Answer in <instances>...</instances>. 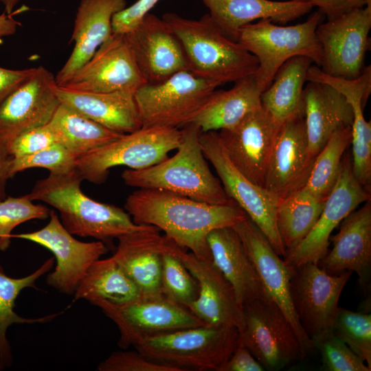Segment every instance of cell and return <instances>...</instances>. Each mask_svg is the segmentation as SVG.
<instances>
[{
  "label": "cell",
  "mask_w": 371,
  "mask_h": 371,
  "mask_svg": "<svg viewBox=\"0 0 371 371\" xmlns=\"http://www.w3.org/2000/svg\"><path fill=\"white\" fill-rule=\"evenodd\" d=\"M124 208L136 224L156 227L177 245L207 261H212L209 233L233 227L247 216L236 203L211 204L155 189L135 190L126 198Z\"/></svg>",
  "instance_id": "6da1fadb"
},
{
  "label": "cell",
  "mask_w": 371,
  "mask_h": 371,
  "mask_svg": "<svg viewBox=\"0 0 371 371\" xmlns=\"http://www.w3.org/2000/svg\"><path fill=\"white\" fill-rule=\"evenodd\" d=\"M82 181L77 169L67 173L49 172L36 182L27 196L56 208L63 225L72 235L109 243L145 227L146 225L136 224L122 208L87 196L81 189Z\"/></svg>",
  "instance_id": "7a4b0ae2"
},
{
  "label": "cell",
  "mask_w": 371,
  "mask_h": 371,
  "mask_svg": "<svg viewBox=\"0 0 371 371\" xmlns=\"http://www.w3.org/2000/svg\"><path fill=\"white\" fill-rule=\"evenodd\" d=\"M182 139L176 153L150 167L126 169L124 183L142 189L161 190L211 204L236 203L210 169L201 149L202 133L195 124L182 127Z\"/></svg>",
  "instance_id": "3957f363"
},
{
  "label": "cell",
  "mask_w": 371,
  "mask_h": 371,
  "mask_svg": "<svg viewBox=\"0 0 371 371\" xmlns=\"http://www.w3.org/2000/svg\"><path fill=\"white\" fill-rule=\"evenodd\" d=\"M161 18L179 40L188 70L194 75L221 86L256 72V58L225 35L208 13L199 19L172 12H167Z\"/></svg>",
  "instance_id": "277c9868"
},
{
  "label": "cell",
  "mask_w": 371,
  "mask_h": 371,
  "mask_svg": "<svg viewBox=\"0 0 371 371\" xmlns=\"http://www.w3.org/2000/svg\"><path fill=\"white\" fill-rule=\"evenodd\" d=\"M238 344L236 328L205 324L142 337L131 346L149 359L181 371H219Z\"/></svg>",
  "instance_id": "5b68a950"
},
{
  "label": "cell",
  "mask_w": 371,
  "mask_h": 371,
  "mask_svg": "<svg viewBox=\"0 0 371 371\" xmlns=\"http://www.w3.org/2000/svg\"><path fill=\"white\" fill-rule=\"evenodd\" d=\"M324 18L317 10L306 21L294 25H278L265 19L238 30L235 41L258 60L254 76L261 93L271 85L280 67L292 57H308L320 67L322 50L315 31Z\"/></svg>",
  "instance_id": "8992f818"
},
{
  "label": "cell",
  "mask_w": 371,
  "mask_h": 371,
  "mask_svg": "<svg viewBox=\"0 0 371 371\" xmlns=\"http://www.w3.org/2000/svg\"><path fill=\"white\" fill-rule=\"evenodd\" d=\"M182 131L168 126L141 127L79 157L76 169L83 180L104 183L110 169L119 166L139 170L153 166L168 157L181 144Z\"/></svg>",
  "instance_id": "52a82bcc"
},
{
  "label": "cell",
  "mask_w": 371,
  "mask_h": 371,
  "mask_svg": "<svg viewBox=\"0 0 371 371\" xmlns=\"http://www.w3.org/2000/svg\"><path fill=\"white\" fill-rule=\"evenodd\" d=\"M219 86L188 70L158 83L145 84L134 93L142 127L180 128L190 124Z\"/></svg>",
  "instance_id": "ba28073f"
},
{
  "label": "cell",
  "mask_w": 371,
  "mask_h": 371,
  "mask_svg": "<svg viewBox=\"0 0 371 371\" xmlns=\"http://www.w3.org/2000/svg\"><path fill=\"white\" fill-rule=\"evenodd\" d=\"M242 311L243 327L238 332V343L265 370H279L306 357L293 328L269 297L245 303Z\"/></svg>",
  "instance_id": "9c48e42d"
},
{
  "label": "cell",
  "mask_w": 371,
  "mask_h": 371,
  "mask_svg": "<svg viewBox=\"0 0 371 371\" xmlns=\"http://www.w3.org/2000/svg\"><path fill=\"white\" fill-rule=\"evenodd\" d=\"M199 141L203 155L214 166L228 196L246 213L274 251L284 258L286 251L276 223L278 199L251 182L236 168L225 152L218 131L202 132Z\"/></svg>",
  "instance_id": "30bf717a"
},
{
  "label": "cell",
  "mask_w": 371,
  "mask_h": 371,
  "mask_svg": "<svg viewBox=\"0 0 371 371\" xmlns=\"http://www.w3.org/2000/svg\"><path fill=\"white\" fill-rule=\"evenodd\" d=\"M370 191L353 175L351 156L344 154L337 181L326 199L319 218L309 233L283 258L289 267L318 264L328 251L331 233L350 212L371 200Z\"/></svg>",
  "instance_id": "8fae6325"
},
{
  "label": "cell",
  "mask_w": 371,
  "mask_h": 371,
  "mask_svg": "<svg viewBox=\"0 0 371 371\" xmlns=\"http://www.w3.org/2000/svg\"><path fill=\"white\" fill-rule=\"evenodd\" d=\"M371 6L355 9L320 23L316 36L322 50L321 70L333 77L354 79L362 73L370 48Z\"/></svg>",
  "instance_id": "7c38bea8"
},
{
  "label": "cell",
  "mask_w": 371,
  "mask_h": 371,
  "mask_svg": "<svg viewBox=\"0 0 371 371\" xmlns=\"http://www.w3.org/2000/svg\"><path fill=\"white\" fill-rule=\"evenodd\" d=\"M289 269L293 304L306 334L311 338L332 328L340 295L352 272L330 275L311 262Z\"/></svg>",
  "instance_id": "4fadbf2b"
},
{
  "label": "cell",
  "mask_w": 371,
  "mask_h": 371,
  "mask_svg": "<svg viewBox=\"0 0 371 371\" xmlns=\"http://www.w3.org/2000/svg\"><path fill=\"white\" fill-rule=\"evenodd\" d=\"M43 228L32 232L12 234V238L27 240L51 251L56 260L54 270L46 282L58 292L74 295L89 267L108 249L102 241L82 242L74 237L63 225L54 210Z\"/></svg>",
  "instance_id": "5bb4252c"
},
{
  "label": "cell",
  "mask_w": 371,
  "mask_h": 371,
  "mask_svg": "<svg viewBox=\"0 0 371 371\" xmlns=\"http://www.w3.org/2000/svg\"><path fill=\"white\" fill-rule=\"evenodd\" d=\"M55 76L43 66L0 105V149L9 154L21 133L50 121L60 104Z\"/></svg>",
  "instance_id": "9a60e30c"
},
{
  "label": "cell",
  "mask_w": 371,
  "mask_h": 371,
  "mask_svg": "<svg viewBox=\"0 0 371 371\" xmlns=\"http://www.w3.org/2000/svg\"><path fill=\"white\" fill-rule=\"evenodd\" d=\"M95 306L117 325L118 344L124 349L142 337L205 324L188 308L165 296L141 297L122 306L106 302Z\"/></svg>",
  "instance_id": "2e32d148"
},
{
  "label": "cell",
  "mask_w": 371,
  "mask_h": 371,
  "mask_svg": "<svg viewBox=\"0 0 371 371\" xmlns=\"http://www.w3.org/2000/svg\"><path fill=\"white\" fill-rule=\"evenodd\" d=\"M282 124L261 105L235 126L218 131L232 164L257 186L264 188L270 157Z\"/></svg>",
  "instance_id": "e0dca14e"
},
{
  "label": "cell",
  "mask_w": 371,
  "mask_h": 371,
  "mask_svg": "<svg viewBox=\"0 0 371 371\" xmlns=\"http://www.w3.org/2000/svg\"><path fill=\"white\" fill-rule=\"evenodd\" d=\"M254 262L267 296L283 312L293 328L303 351L313 348L295 311L290 291V269L258 227L247 216L234 227Z\"/></svg>",
  "instance_id": "ac0fdd59"
},
{
  "label": "cell",
  "mask_w": 371,
  "mask_h": 371,
  "mask_svg": "<svg viewBox=\"0 0 371 371\" xmlns=\"http://www.w3.org/2000/svg\"><path fill=\"white\" fill-rule=\"evenodd\" d=\"M145 84L124 35L112 34L60 87L87 92L135 93Z\"/></svg>",
  "instance_id": "d6986e66"
},
{
  "label": "cell",
  "mask_w": 371,
  "mask_h": 371,
  "mask_svg": "<svg viewBox=\"0 0 371 371\" xmlns=\"http://www.w3.org/2000/svg\"><path fill=\"white\" fill-rule=\"evenodd\" d=\"M124 35L147 84L160 82L188 70L183 47L162 18L148 12Z\"/></svg>",
  "instance_id": "ffe728a7"
},
{
  "label": "cell",
  "mask_w": 371,
  "mask_h": 371,
  "mask_svg": "<svg viewBox=\"0 0 371 371\" xmlns=\"http://www.w3.org/2000/svg\"><path fill=\"white\" fill-rule=\"evenodd\" d=\"M314 160L308 150L304 115L286 120L273 148L264 188L283 200L305 186Z\"/></svg>",
  "instance_id": "44dd1931"
},
{
  "label": "cell",
  "mask_w": 371,
  "mask_h": 371,
  "mask_svg": "<svg viewBox=\"0 0 371 371\" xmlns=\"http://www.w3.org/2000/svg\"><path fill=\"white\" fill-rule=\"evenodd\" d=\"M175 253L199 286L197 298L187 308L205 324L234 327L239 332L243 327L242 307L228 280L212 261L201 260L178 245Z\"/></svg>",
  "instance_id": "7402d4cb"
},
{
  "label": "cell",
  "mask_w": 371,
  "mask_h": 371,
  "mask_svg": "<svg viewBox=\"0 0 371 371\" xmlns=\"http://www.w3.org/2000/svg\"><path fill=\"white\" fill-rule=\"evenodd\" d=\"M330 240L333 248L318 266L330 275L346 271L356 273L364 293H368L371 280V200L344 218L339 232Z\"/></svg>",
  "instance_id": "603a6c76"
},
{
  "label": "cell",
  "mask_w": 371,
  "mask_h": 371,
  "mask_svg": "<svg viewBox=\"0 0 371 371\" xmlns=\"http://www.w3.org/2000/svg\"><path fill=\"white\" fill-rule=\"evenodd\" d=\"M155 226L123 235L112 256L138 287L143 298L164 296L161 286L162 254L170 239Z\"/></svg>",
  "instance_id": "cb8c5ba5"
},
{
  "label": "cell",
  "mask_w": 371,
  "mask_h": 371,
  "mask_svg": "<svg viewBox=\"0 0 371 371\" xmlns=\"http://www.w3.org/2000/svg\"><path fill=\"white\" fill-rule=\"evenodd\" d=\"M126 7V0H80L69 42L74 47L55 76L57 86L66 83L111 37L112 18Z\"/></svg>",
  "instance_id": "d4e9b609"
},
{
  "label": "cell",
  "mask_w": 371,
  "mask_h": 371,
  "mask_svg": "<svg viewBox=\"0 0 371 371\" xmlns=\"http://www.w3.org/2000/svg\"><path fill=\"white\" fill-rule=\"evenodd\" d=\"M212 262L232 286L239 305L268 297L255 265L232 227L216 228L207 236Z\"/></svg>",
  "instance_id": "484cf974"
},
{
  "label": "cell",
  "mask_w": 371,
  "mask_h": 371,
  "mask_svg": "<svg viewBox=\"0 0 371 371\" xmlns=\"http://www.w3.org/2000/svg\"><path fill=\"white\" fill-rule=\"evenodd\" d=\"M304 88V112L306 137L313 158L339 128L351 126L353 111L345 97L333 87L308 81Z\"/></svg>",
  "instance_id": "4316f807"
},
{
  "label": "cell",
  "mask_w": 371,
  "mask_h": 371,
  "mask_svg": "<svg viewBox=\"0 0 371 371\" xmlns=\"http://www.w3.org/2000/svg\"><path fill=\"white\" fill-rule=\"evenodd\" d=\"M225 35L235 41L238 30L255 20L282 24L310 12L313 6L302 0H201Z\"/></svg>",
  "instance_id": "83f0119b"
},
{
  "label": "cell",
  "mask_w": 371,
  "mask_h": 371,
  "mask_svg": "<svg viewBox=\"0 0 371 371\" xmlns=\"http://www.w3.org/2000/svg\"><path fill=\"white\" fill-rule=\"evenodd\" d=\"M56 91L60 102L113 131L125 134L142 127L133 92H87L60 86Z\"/></svg>",
  "instance_id": "f1b7e54d"
},
{
  "label": "cell",
  "mask_w": 371,
  "mask_h": 371,
  "mask_svg": "<svg viewBox=\"0 0 371 371\" xmlns=\"http://www.w3.org/2000/svg\"><path fill=\"white\" fill-rule=\"evenodd\" d=\"M261 93L254 74L245 77L227 90H214L190 123L202 132L231 128L261 106Z\"/></svg>",
  "instance_id": "f546056e"
},
{
  "label": "cell",
  "mask_w": 371,
  "mask_h": 371,
  "mask_svg": "<svg viewBox=\"0 0 371 371\" xmlns=\"http://www.w3.org/2000/svg\"><path fill=\"white\" fill-rule=\"evenodd\" d=\"M74 301L85 300L96 305L106 302L122 306L135 302L142 294L113 256L95 260L80 281Z\"/></svg>",
  "instance_id": "4dcf8cb0"
},
{
  "label": "cell",
  "mask_w": 371,
  "mask_h": 371,
  "mask_svg": "<svg viewBox=\"0 0 371 371\" xmlns=\"http://www.w3.org/2000/svg\"><path fill=\"white\" fill-rule=\"evenodd\" d=\"M313 61L297 56L284 62L260 95L262 106L279 123L304 115V88Z\"/></svg>",
  "instance_id": "1f68e13d"
},
{
  "label": "cell",
  "mask_w": 371,
  "mask_h": 371,
  "mask_svg": "<svg viewBox=\"0 0 371 371\" xmlns=\"http://www.w3.org/2000/svg\"><path fill=\"white\" fill-rule=\"evenodd\" d=\"M47 125L56 143L66 148L77 159L123 135L103 126L62 102Z\"/></svg>",
  "instance_id": "d6a6232c"
},
{
  "label": "cell",
  "mask_w": 371,
  "mask_h": 371,
  "mask_svg": "<svg viewBox=\"0 0 371 371\" xmlns=\"http://www.w3.org/2000/svg\"><path fill=\"white\" fill-rule=\"evenodd\" d=\"M54 264L50 258L31 274L21 278L8 276L0 266V370L9 367L12 363L10 346L6 337L8 328L14 324L46 323L57 317L54 313L37 318L23 317L14 311L15 300L21 291L28 287L36 288L37 280L49 272Z\"/></svg>",
  "instance_id": "836d02e7"
},
{
  "label": "cell",
  "mask_w": 371,
  "mask_h": 371,
  "mask_svg": "<svg viewBox=\"0 0 371 371\" xmlns=\"http://www.w3.org/2000/svg\"><path fill=\"white\" fill-rule=\"evenodd\" d=\"M326 199L302 188L280 201L276 223L286 251L294 247L309 233L319 217Z\"/></svg>",
  "instance_id": "e575fe53"
},
{
  "label": "cell",
  "mask_w": 371,
  "mask_h": 371,
  "mask_svg": "<svg viewBox=\"0 0 371 371\" xmlns=\"http://www.w3.org/2000/svg\"><path fill=\"white\" fill-rule=\"evenodd\" d=\"M351 139V126L337 129L315 157L308 181L303 188L326 199L337 181L343 157Z\"/></svg>",
  "instance_id": "d590c367"
},
{
  "label": "cell",
  "mask_w": 371,
  "mask_h": 371,
  "mask_svg": "<svg viewBox=\"0 0 371 371\" xmlns=\"http://www.w3.org/2000/svg\"><path fill=\"white\" fill-rule=\"evenodd\" d=\"M177 245L171 240L162 254V291L165 297L187 308L197 298L199 286L196 279L177 256Z\"/></svg>",
  "instance_id": "8d00e7d4"
},
{
  "label": "cell",
  "mask_w": 371,
  "mask_h": 371,
  "mask_svg": "<svg viewBox=\"0 0 371 371\" xmlns=\"http://www.w3.org/2000/svg\"><path fill=\"white\" fill-rule=\"evenodd\" d=\"M332 330L371 368L370 314L339 307Z\"/></svg>",
  "instance_id": "74e56055"
},
{
  "label": "cell",
  "mask_w": 371,
  "mask_h": 371,
  "mask_svg": "<svg viewBox=\"0 0 371 371\" xmlns=\"http://www.w3.org/2000/svg\"><path fill=\"white\" fill-rule=\"evenodd\" d=\"M313 348L320 352L325 371H370L371 368L333 331L323 330L311 337Z\"/></svg>",
  "instance_id": "f35d334b"
},
{
  "label": "cell",
  "mask_w": 371,
  "mask_h": 371,
  "mask_svg": "<svg viewBox=\"0 0 371 371\" xmlns=\"http://www.w3.org/2000/svg\"><path fill=\"white\" fill-rule=\"evenodd\" d=\"M50 212L48 207L34 203L27 194L6 196L0 201V250L8 249L12 232L16 227L28 221L46 219Z\"/></svg>",
  "instance_id": "ab89813d"
},
{
  "label": "cell",
  "mask_w": 371,
  "mask_h": 371,
  "mask_svg": "<svg viewBox=\"0 0 371 371\" xmlns=\"http://www.w3.org/2000/svg\"><path fill=\"white\" fill-rule=\"evenodd\" d=\"M77 157L63 146L55 143L34 154L12 157V176L32 168L47 169L50 173H67L76 169Z\"/></svg>",
  "instance_id": "60d3db41"
},
{
  "label": "cell",
  "mask_w": 371,
  "mask_h": 371,
  "mask_svg": "<svg viewBox=\"0 0 371 371\" xmlns=\"http://www.w3.org/2000/svg\"><path fill=\"white\" fill-rule=\"evenodd\" d=\"M99 371H181L146 357L135 351H115L98 366Z\"/></svg>",
  "instance_id": "b9f144b4"
},
{
  "label": "cell",
  "mask_w": 371,
  "mask_h": 371,
  "mask_svg": "<svg viewBox=\"0 0 371 371\" xmlns=\"http://www.w3.org/2000/svg\"><path fill=\"white\" fill-rule=\"evenodd\" d=\"M55 143L54 135L47 124L19 135L11 144L9 155L14 158L32 155Z\"/></svg>",
  "instance_id": "7bdbcfd3"
},
{
  "label": "cell",
  "mask_w": 371,
  "mask_h": 371,
  "mask_svg": "<svg viewBox=\"0 0 371 371\" xmlns=\"http://www.w3.org/2000/svg\"><path fill=\"white\" fill-rule=\"evenodd\" d=\"M160 0H137L131 5L115 14L112 18V32L125 34L131 30Z\"/></svg>",
  "instance_id": "ee69618b"
},
{
  "label": "cell",
  "mask_w": 371,
  "mask_h": 371,
  "mask_svg": "<svg viewBox=\"0 0 371 371\" xmlns=\"http://www.w3.org/2000/svg\"><path fill=\"white\" fill-rule=\"evenodd\" d=\"M324 14L327 20L336 19L355 9L371 6V0H302Z\"/></svg>",
  "instance_id": "f6af8a7d"
},
{
  "label": "cell",
  "mask_w": 371,
  "mask_h": 371,
  "mask_svg": "<svg viewBox=\"0 0 371 371\" xmlns=\"http://www.w3.org/2000/svg\"><path fill=\"white\" fill-rule=\"evenodd\" d=\"M262 364L243 344L238 343L231 357L219 371H263Z\"/></svg>",
  "instance_id": "bcb514c9"
},
{
  "label": "cell",
  "mask_w": 371,
  "mask_h": 371,
  "mask_svg": "<svg viewBox=\"0 0 371 371\" xmlns=\"http://www.w3.org/2000/svg\"><path fill=\"white\" fill-rule=\"evenodd\" d=\"M36 69H10L0 67V105L34 73Z\"/></svg>",
  "instance_id": "7dc6e473"
},
{
  "label": "cell",
  "mask_w": 371,
  "mask_h": 371,
  "mask_svg": "<svg viewBox=\"0 0 371 371\" xmlns=\"http://www.w3.org/2000/svg\"><path fill=\"white\" fill-rule=\"evenodd\" d=\"M27 9V7L24 6L12 13L8 14L4 11L0 14V43L4 37L15 34L17 27L21 25V23L16 21L14 16L18 12Z\"/></svg>",
  "instance_id": "c3c4849f"
},
{
  "label": "cell",
  "mask_w": 371,
  "mask_h": 371,
  "mask_svg": "<svg viewBox=\"0 0 371 371\" xmlns=\"http://www.w3.org/2000/svg\"><path fill=\"white\" fill-rule=\"evenodd\" d=\"M12 160V157L0 149V201L7 196L6 184L8 179L13 177Z\"/></svg>",
  "instance_id": "681fc988"
},
{
  "label": "cell",
  "mask_w": 371,
  "mask_h": 371,
  "mask_svg": "<svg viewBox=\"0 0 371 371\" xmlns=\"http://www.w3.org/2000/svg\"><path fill=\"white\" fill-rule=\"evenodd\" d=\"M21 0H0V2L3 4L5 12L8 14L12 13L14 7Z\"/></svg>",
  "instance_id": "f907efd6"
}]
</instances>
